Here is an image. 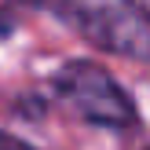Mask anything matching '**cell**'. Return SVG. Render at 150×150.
I'll return each mask as SVG.
<instances>
[{"label": "cell", "instance_id": "6da1fadb", "mask_svg": "<svg viewBox=\"0 0 150 150\" xmlns=\"http://www.w3.org/2000/svg\"><path fill=\"white\" fill-rule=\"evenodd\" d=\"M88 44L121 59L150 62V7L139 0H33Z\"/></svg>", "mask_w": 150, "mask_h": 150}, {"label": "cell", "instance_id": "7a4b0ae2", "mask_svg": "<svg viewBox=\"0 0 150 150\" xmlns=\"http://www.w3.org/2000/svg\"><path fill=\"white\" fill-rule=\"evenodd\" d=\"M51 84L62 95V103L77 117H84L88 125H99V128H128V125H136V103L114 81V73H106L99 62L73 59V62L55 70Z\"/></svg>", "mask_w": 150, "mask_h": 150}, {"label": "cell", "instance_id": "3957f363", "mask_svg": "<svg viewBox=\"0 0 150 150\" xmlns=\"http://www.w3.org/2000/svg\"><path fill=\"white\" fill-rule=\"evenodd\" d=\"M0 150H33L29 143H22V139L7 136V132H0Z\"/></svg>", "mask_w": 150, "mask_h": 150}]
</instances>
